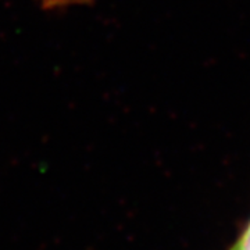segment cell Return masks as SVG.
<instances>
[{
    "label": "cell",
    "instance_id": "cell-1",
    "mask_svg": "<svg viewBox=\"0 0 250 250\" xmlns=\"http://www.w3.org/2000/svg\"><path fill=\"white\" fill-rule=\"evenodd\" d=\"M45 10H62L72 6L89 4L90 0H36Z\"/></svg>",
    "mask_w": 250,
    "mask_h": 250
},
{
    "label": "cell",
    "instance_id": "cell-2",
    "mask_svg": "<svg viewBox=\"0 0 250 250\" xmlns=\"http://www.w3.org/2000/svg\"><path fill=\"white\" fill-rule=\"evenodd\" d=\"M235 250H250V224L249 227H248V229L243 233V236H242V239L239 241V243H238V246H236Z\"/></svg>",
    "mask_w": 250,
    "mask_h": 250
}]
</instances>
